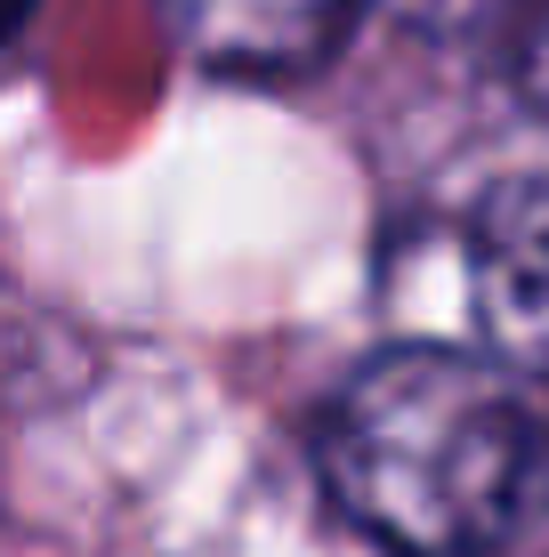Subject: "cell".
<instances>
[{
	"mask_svg": "<svg viewBox=\"0 0 549 557\" xmlns=\"http://www.w3.org/2000/svg\"><path fill=\"white\" fill-rule=\"evenodd\" d=\"M315 460L348 525L388 557H494L541 493V420L501 363L388 348L315 420Z\"/></svg>",
	"mask_w": 549,
	"mask_h": 557,
	"instance_id": "obj_1",
	"label": "cell"
},
{
	"mask_svg": "<svg viewBox=\"0 0 549 557\" xmlns=\"http://www.w3.org/2000/svg\"><path fill=\"white\" fill-rule=\"evenodd\" d=\"M364 0H162L170 33L195 65L235 82H291L348 41Z\"/></svg>",
	"mask_w": 549,
	"mask_h": 557,
	"instance_id": "obj_3",
	"label": "cell"
},
{
	"mask_svg": "<svg viewBox=\"0 0 549 557\" xmlns=\"http://www.w3.org/2000/svg\"><path fill=\"white\" fill-rule=\"evenodd\" d=\"M33 9H41V0H0V41H9V33H25Z\"/></svg>",
	"mask_w": 549,
	"mask_h": 557,
	"instance_id": "obj_6",
	"label": "cell"
},
{
	"mask_svg": "<svg viewBox=\"0 0 549 557\" xmlns=\"http://www.w3.org/2000/svg\"><path fill=\"white\" fill-rule=\"evenodd\" d=\"M509 33H517V89H525V106L549 122V0H525Z\"/></svg>",
	"mask_w": 549,
	"mask_h": 557,
	"instance_id": "obj_5",
	"label": "cell"
},
{
	"mask_svg": "<svg viewBox=\"0 0 549 557\" xmlns=\"http://www.w3.org/2000/svg\"><path fill=\"white\" fill-rule=\"evenodd\" d=\"M380 9L404 33H428V41H445V49H477V41H494V33L517 25L525 0H380Z\"/></svg>",
	"mask_w": 549,
	"mask_h": 557,
	"instance_id": "obj_4",
	"label": "cell"
},
{
	"mask_svg": "<svg viewBox=\"0 0 549 557\" xmlns=\"http://www.w3.org/2000/svg\"><path fill=\"white\" fill-rule=\"evenodd\" d=\"M469 315L517 372H549V178H501L469 210Z\"/></svg>",
	"mask_w": 549,
	"mask_h": 557,
	"instance_id": "obj_2",
	"label": "cell"
}]
</instances>
